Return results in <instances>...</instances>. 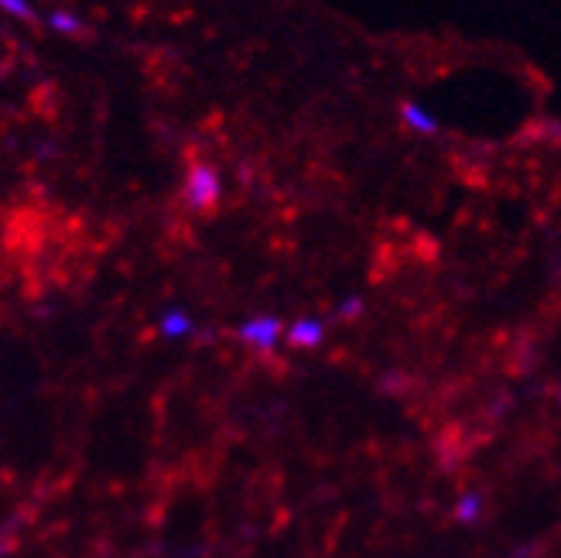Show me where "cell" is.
<instances>
[{
	"mask_svg": "<svg viewBox=\"0 0 561 558\" xmlns=\"http://www.w3.org/2000/svg\"><path fill=\"white\" fill-rule=\"evenodd\" d=\"M222 195V179L213 164H192L185 179V203L188 209H213Z\"/></svg>",
	"mask_w": 561,
	"mask_h": 558,
	"instance_id": "cell-1",
	"label": "cell"
},
{
	"mask_svg": "<svg viewBox=\"0 0 561 558\" xmlns=\"http://www.w3.org/2000/svg\"><path fill=\"white\" fill-rule=\"evenodd\" d=\"M277 337H280V319L277 316H257L240 326V340L257 346V350H274L277 346Z\"/></svg>",
	"mask_w": 561,
	"mask_h": 558,
	"instance_id": "cell-2",
	"label": "cell"
},
{
	"mask_svg": "<svg viewBox=\"0 0 561 558\" xmlns=\"http://www.w3.org/2000/svg\"><path fill=\"white\" fill-rule=\"evenodd\" d=\"M401 121H404V127L414 130V134H425V137L442 134V121H435L425 106H421V103H411V100L401 106Z\"/></svg>",
	"mask_w": 561,
	"mask_h": 558,
	"instance_id": "cell-3",
	"label": "cell"
},
{
	"mask_svg": "<svg viewBox=\"0 0 561 558\" xmlns=\"http://www.w3.org/2000/svg\"><path fill=\"white\" fill-rule=\"evenodd\" d=\"M322 337H325V329H322L319 319H298V322L288 329V343H291V346H301V350L319 346Z\"/></svg>",
	"mask_w": 561,
	"mask_h": 558,
	"instance_id": "cell-4",
	"label": "cell"
},
{
	"mask_svg": "<svg viewBox=\"0 0 561 558\" xmlns=\"http://www.w3.org/2000/svg\"><path fill=\"white\" fill-rule=\"evenodd\" d=\"M45 24L51 27V32H59V35H69V38H82L87 35V24H82L76 14L69 11H48L45 14Z\"/></svg>",
	"mask_w": 561,
	"mask_h": 558,
	"instance_id": "cell-5",
	"label": "cell"
},
{
	"mask_svg": "<svg viewBox=\"0 0 561 558\" xmlns=\"http://www.w3.org/2000/svg\"><path fill=\"white\" fill-rule=\"evenodd\" d=\"M188 332H192V319L182 309H168L161 316V337L179 340V337H188Z\"/></svg>",
	"mask_w": 561,
	"mask_h": 558,
	"instance_id": "cell-6",
	"label": "cell"
},
{
	"mask_svg": "<svg viewBox=\"0 0 561 558\" xmlns=\"http://www.w3.org/2000/svg\"><path fill=\"white\" fill-rule=\"evenodd\" d=\"M0 11L8 18H18L24 24H35L38 21V11L32 8V0H0Z\"/></svg>",
	"mask_w": 561,
	"mask_h": 558,
	"instance_id": "cell-7",
	"label": "cell"
},
{
	"mask_svg": "<svg viewBox=\"0 0 561 558\" xmlns=\"http://www.w3.org/2000/svg\"><path fill=\"white\" fill-rule=\"evenodd\" d=\"M456 517H459L462 524H472L476 517H480V497H476V493H466V497L459 500V508H456Z\"/></svg>",
	"mask_w": 561,
	"mask_h": 558,
	"instance_id": "cell-8",
	"label": "cell"
},
{
	"mask_svg": "<svg viewBox=\"0 0 561 558\" xmlns=\"http://www.w3.org/2000/svg\"><path fill=\"white\" fill-rule=\"evenodd\" d=\"M363 312V301L359 298H346V301H340V316L343 319H356Z\"/></svg>",
	"mask_w": 561,
	"mask_h": 558,
	"instance_id": "cell-9",
	"label": "cell"
}]
</instances>
